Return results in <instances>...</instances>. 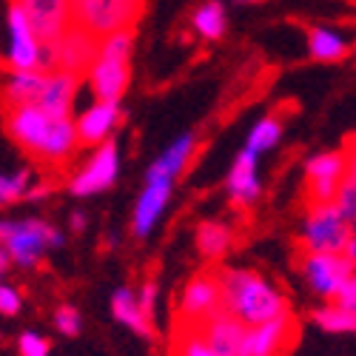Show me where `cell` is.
Returning <instances> with one entry per match:
<instances>
[{"instance_id": "cell-1", "label": "cell", "mask_w": 356, "mask_h": 356, "mask_svg": "<svg viewBox=\"0 0 356 356\" xmlns=\"http://www.w3.org/2000/svg\"><path fill=\"white\" fill-rule=\"evenodd\" d=\"M220 288H222V311L245 322L248 328H257V325L274 322L291 314L285 293L254 268H222Z\"/></svg>"}, {"instance_id": "cell-2", "label": "cell", "mask_w": 356, "mask_h": 356, "mask_svg": "<svg viewBox=\"0 0 356 356\" xmlns=\"http://www.w3.org/2000/svg\"><path fill=\"white\" fill-rule=\"evenodd\" d=\"M0 245L15 265L35 268L46 251L63 245V234L43 220H0Z\"/></svg>"}, {"instance_id": "cell-3", "label": "cell", "mask_w": 356, "mask_h": 356, "mask_svg": "<svg viewBox=\"0 0 356 356\" xmlns=\"http://www.w3.org/2000/svg\"><path fill=\"white\" fill-rule=\"evenodd\" d=\"M69 3L74 26H83L100 40L117 32H131L145 9V0H69Z\"/></svg>"}, {"instance_id": "cell-4", "label": "cell", "mask_w": 356, "mask_h": 356, "mask_svg": "<svg viewBox=\"0 0 356 356\" xmlns=\"http://www.w3.org/2000/svg\"><path fill=\"white\" fill-rule=\"evenodd\" d=\"M350 236H353V228L339 214L337 202L308 205V214L300 231L302 254H345Z\"/></svg>"}, {"instance_id": "cell-5", "label": "cell", "mask_w": 356, "mask_h": 356, "mask_svg": "<svg viewBox=\"0 0 356 356\" xmlns=\"http://www.w3.org/2000/svg\"><path fill=\"white\" fill-rule=\"evenodd\" d=\"M3 46H0V63L12 72H29L38 63L40 40L29 26V17L20 6V0H6L3 12Z\"/></svg>"}, {"instance_id": "cell-6", "label": "cell", "mask_w": 356, "mask_h": 356, "mask_svg": "<svg viewBox=\"0 0 356 356\" xmlns=\"http://www.w3.org/2000/svg\"><path fill=\"white\" fill-rule=\"evenodd\" d=\"M305 188H308V205L334 202L342 183L348 180L350 168V152H319L305 160Z\"/></svg>"}, {"instance_id": "cell-7", "label": "cell", "mask_w": 356, "mask_h": 356, "mask_svg": "<svg viewBox=\"0 0 356 356\" xmlns=\"http://www.w3.org/2000/svg\"><path fill=\"white\" fill-rule=\"evenodd\" d=\"M300 274L311 293L334 302L342 285L356 274V265L345 254H302Z\"/></svg>"}, {"instance_id": "cell-8", "label": "cell", "mask_w": 356, "mask_h": 356, "mask_svg": "<svg viewBox=\"0 0 356 356\" xmlns=\"http://www.w3.org/2000/svg\"><path fill=\"white\" fill-rule=\"evenodd\" d=\"M120 174V148L114 140L95 148V154L83 163V168L69 180V191L74 197H95L114 186Z\"/></svg>"}, {"instance_id": "cell-9", "label": "cell", "mask_w": 356, "mask_h": 356, "mask_svg": "<svg viewBox=\"0 0 356 356\" xmlns=\"http://www.w3.org/2000/svg\"><path fill=\"white\" fill-rule=\"evenodd\" d=\"M54 120L40 108V106H26V108H12L6 111V134L23 148L26 154L43 160L46 143L51 134Z\"/></svg>"}, {"instance_id": "cell-10", "label": "cell", "mask_w": 356, "mask_h": 356, "mask_svg": "<svg viewBox=\"0 0 356 356\" xmlns=\"http://www.w3.org/2000/svg\"><path fill=\"white\" fill-rule=\"evenodd\" d=\"M222 311V288H220V271H200L194 274L180 300V314L188 325H202L214 314Z\"/></svg>"}, {"instance_id": "cell-11", "label": "cell", "mask_w": 356, "mask_h": 356, "mask_svg": "<svg viewBox=\"0 0 356 356\" xmlns=\"http://www.w3.org/2000/svg\"><path fill=\"white\" fill-rule=\"evenodd\" d=\"M20 6L40 43H57L74 26L69 0H20Z\"/></svg>"}, {"instance_id": "cell-12", "label": "cell", "mask_w": 356, "mask_h": 356, "mask_svg": "<svg viewBox=\"0 0 356 356\" xmlns=\"http://www.w3.org/2000/svg\"><path fill=\"white\" fill-rule=\"evenodd\" d=\"M296 328H300V325H293L291 314L280 316L274 322L257 325V328H248L240 356H282L291 348V342L296 339V334H300Z\"/></svg>"}, {"instance_id": "cell-13", "label": "cell", "mask_w": 356, "mask_h": 356, "mask_svg": "<svg viewBox=\"0 0 356 356\" xmlns=\"http://www.w3.org/2000/svg\"><path fill=\"white\" fill-rule=\"evenodd\" d=\"M100 57V38L86 32L83 26H72L69 32L57 40V63L60 69L86 77Z\"/></svg>"}, {"instance_id": "cell-14", "label": "cell", "mask_w": 356, "mask_h": 356, "mask_svg": "<svg viewBox=\"0 0 356 356\" xmlns=\"http://www.w3.org/2000/svg\"><path fill=\"white\" fill-rule=\"evenodd\" d=\"M86 80H88V88H92L95 100L120 103V97L126 95V88L131 83V66H129V60H117V57L100 54L92 72L86 74Z\"/></svg>"}, {"instance_id": "cell-15", "label": "cell", "mask_w": 356, "mask_h": 356, "mask_svg": "<svg viewBox=\"0 0 356 356\" xmlns=\"http://www.w3.org/2000/svg\"><path fill=\"white\" fill-rule=\"evenodd\" d=\"M259 157L248 148H243L240 154L234 157V165L228 171V200L236 205V209H251V205L259 200L262 194V183H259Z\"/></svg>"}, {"instance_id": "cell-16", "label": "cell", "mask_w": 356, "mask_h": 356, "mask_svg": "<svg viewBox=\"0 0 356 356\" xmlns=\"http://www.w3.org/2000/svg\"><path fill=\"white\" fill-rule=\"evenodd\" d=\"M171 180H145V188L140 191L137 202H134V214H131V231L134 236L145 240L148 234L154 231V225L160 222L165 205L171 200Z\"/></svg>"}, {"instance_id": "cell-17", "label": "cell", "mask_w": 356, "mask_h": 356, "mask_svg": "<svg viewBox=\"0 0 356 356\" xmlns=\"http://www.w3.org/2000/svg\"><path fill=\"white\" fill-rule=\"evenodd\" d=\"M191 328H197L202 334V339L209 342L220 356H240L245 334H248V325L240 322L236 316H231V314H225V311L214 314L202 325H191Z\"/></svg>"}, {"instance_id": "cell-18", "label": "cell", "mask_w": 356, "mask_h": 356, "mask_svg": "<svg viewBox=\"0 0 356 356\" xmlns=\"http://www.w3.org/2000/svg\"><path fill=\"white\" fill-rule=\"evenodd\" d=\"M80 92V74H72L66 69H57L46 77V88L40 97V108L51 117V120H74L72 108Z\"/></svg>"}, {"instance_id": "cell-19", "label": "cell", "mask_w": 356, "mask_h": 356, "mask_svg": "<svg viewBox=\"0 0 356 356\" xmlns=\"http://www.w3.org/2000/svg\"><path fill=\"white\" fill-rule=\"evenodd\" d=\"M120 103H106V100H97L88 106L80 117H77V134H80V145H103L108 143L111 131L120 126Z\"/></svg>"}, {"instance_id": "cell-20", "label": "cell", "mask_w": 356, "mask_h": 356, "mask_svg": "<svg viewBox=\"0 0 356 356\" xmlns=\"http://www.w3.org/2000/svg\"><path fill=\"white\" fill-rule=\"evenodd\" d=\"M194 152H197V137L191 131L180 134L152 165H148L145 180H171L174 183V177H180L188 168Z\"/></svg>"}, {"instance_id": "cell-21", "label": "cell", "mask_w": 356, "mask_h": 356, "mask_svg": "<svg viewBox=\"0 0 356 356\" xmlns=\"http://www.w3.org/2000/svg\"><path fill=\"white\" fill-rule=\"evenodd\" d=\"M46 77L38 69H29V72H12L6 86H3V106L6 111L12 108H26V106H38L43 97V88H46Z\"/></svg>"}, {"instance_id": "cell-22", "label": "cell", "mask_w": 356, "mask_h": 356, "mask_svg": "<svg viewBox=\"0 0 356 356\" xmlns=\"http://www.w3.org/2000/svg\"><path fill=\"white\" fill-rule=\"evenodd\" d=\"M308 54L316 63H342L350 57V43L331 26L308 29Z\"/></svg>"}, {"instance_id": "cell-23", "label": "cell", "mask_w": 356, "mask_h": 356, "mask_svg": "<svg viewBox=\"0 0 356 356\" xmlns=\"http://www.w3.org/2000/svg\"><path fill=\"white\" fill-rule=\"evenodd\" d=\"M111 314L114 319L126 325L129 331H134L137 337H152V319L145 316V311L137 302V293L131 288H117L111 293Z\"/></svg>"}, {"instance_id": "cell-24", "label": "cell", "mask_w": 356, "mask_h": 356, "mask_svg": "<svg viewBox=\"0 0 356 356\" xmlns=\"http://www.w3.org/2000/svg\"><path fill=\"white\" fill-rule=\"evenodd\" d=\"M194 243H197V251H200L202 259L217 262V259H222V257L231 251V245H234V231H231L225 222L205 220V222L197 225Z\"/></svg>"}, {"instance_id": "cell-25", "label": "cell", "mask_w": 356, "mask_h": 356, "mask_svg": "<svg viewBox=\"0 0 356 356\" xmlns=\"http://www.w3.org/2000/svg\"><path fill=\"white\" fill-rule=\"evenodd\" d=\"M191 26L202 40H222L228 29V15L222 0H202L191 15Z\"/></svg>"}, {"instance_id": "cell-26", "label": "cell", "mask_w": 356, "mask_h": 356, "mask_svg": "<svg viewBox=\"0 0 356 356\" xmlns=\"http://www.w3.org/2000/svg\"><path fill=\"white\" fill-rule=\"evenodd\" d=\"M80 145V134H77V123L74 120H54L49 143H46V154L43 163H66Z\"/></svg>"}, {"instance_id": "cell-27", "label": "cell", "mask_w": 356, "mask_h": 356, "mask_svg": "<svg viewBox=\"0 0 356 356\" xmlns=\"http://www.w3.org/2000/svg\"><path fill=\"white\" fill-rule=\"evenodd\" d=\"M280 140H282V120L277 114H265V117H259V120H257V126L248 131L245 148L259 157L265 152H274V148L280 145Z\"/></svg>"}, {"instance_id": "cell-28", "label": "cell", "mask_w": 356, "mask_h": 356, "mask_svg": "<svg viewBox=\"0 0 356 356\" xmlns=\"http://www.w3.org/2000/svg\"><path fill=\"white\" fill-rule=\"evenodd\" d=\"M311 319H314L316 328L325 331V334H356V319H353V314L345 311V308H339L337 302L316 308V311L311 314Z\"/></svg>"}, {"instance_id": "cell-29", "label": "cell", "mask_w": 356, "mask_h": 356, "mask_svg": "<svg viewBox=\"0 0 356 356\" xmlns=\"http://www.w3.org/2000/svg\"><path fill=\"white\" fill-rule=\"evenodd\" d=\"M29 188H32V171L0 174V205H12L17 200H26Z\"/></svg>"}, {"instance_id": "cell-30", "label": "cell", "mask_w": 356, "mask_h": 356, "mask_svg": "<svg viewBox=\"0 0 356 356\" xmlns=\"http://www.w3.org/2000/svg\"><path fill=\"white\" fill-rule=\"evenodd\" d=\"M131 49H134V35H131V32H117V35L100 40V54H103V57L131 60Z\"/></svg>"}, {"instance_id": "cell-31", "label": "cell", "mask_w": 356, "mask_h": 356, "mask_svg": "<svg viewBox=\"0 0 356 356\" xmlns=\"http://www.w3.org/2000/svg\"><path fill=\"white\" fill-rule=\"evenodd\" d=\"M177 356H220V353L202 339V334L197 328L188 325V331L183 334V339L177 342Z\"/></svg>"}, {"instance_id": "cell-32", "label": "cell", "mask_w": 356, "mask_h": 356, "mask_svg": "<svg viewBox=\"0 0 356 356\" xmlns=\"http://www.w3.org/2000/svg\"><path fill=\"white\" fill-rule=\"evenodd\" d=\"M337 209H339V214L348 220V225L353 228V234H356V183L350 180V177H348V180L342 183V188H339V194H337Z\"/></svg>"}, {"instance_id": "cell-33", "label": "cell", "mask_w": 356, "mask_h": 356, "mask_svg": "<svg viewBox=\"0 0 356 356\" xmlns=\"http://www.w3.org/2000/svg\"><path fill=\"white\" fill-rule=\"evenodd\" d=\"M54 328L60 331L63 337H77L80 328H83V319H80L77 308L74 305H60L54 311Z\"/></svg>"}, {"instance_id": "cell-34", "label": "cell", "mask_w": 356, "mask_h": 356, "mask_svg": "<svg viewBox=\"0 0 356 356\" xmlns=\"http://www.w3.org/2000/svg\"><path fill=\"white\" fill-rule=\"evenodd\" d=\"M17 350H20V356H49L51 345L46 337H40L35 331H23L17 337Z\"/></svg>"}, {"instance_id": "cell-35", "label": "cell", "mask_w": 356, "mask_h": 356, "mask_svg": "<svg viewBox=\"0 0 356 356\" xmlns=\"http://www.w3.org/2000/svg\"><path fill=\"white\" fill-rule=\"evenodd\" d=\"M20 308H23L20 291L6 285V282H0V314H3V316H17Z\"/></svg>"}, {"instance_id": "cell-36", "label": "cell", "mask_w": 356, "mask_h": 356, "mask_svg": "<svg viewBox=\"0 0 356 356\" xmlns=\"http://www.w3.org/2000/svg\"><path fill=\"white\" fill-rule=\"evenodd\" d=\"M35 69L43 72V74H51V72L60 69V63H57V43H40Z\"/></svg>"}, {"instance_id": "cell-37", "label": "cell", "mask_w": 356, "mask_h": 356, "mask_svg": "<svg viewBox=\"0 0 356 356\" xmlns=\"http://www.w3.org/2000/svg\"><path fill=\"white\" fill-rule=\"evenodd\" d=\"M137 302H140V308L145 311V316L152 319L154 305H157V285H154V282H143L140 291H137Z\"/></svg>"}, {"instance_id": "cell-38", "label": "cell", "mask_w": 356, "mask_h": 356, "mask_svg": "<svg viewBox=\"0 0 356 356\" xmlns=\"http://www.w3.org/2000/svg\"><path fill=\"white\" fill-rule=\"evenodd\" d=\"M339 308H345V311H353L356 308V274L342 285V291H339V296L334 300Z\"/></svg>"}, {"instance_id": "cell-39", "label": "cell", "mask_w": 356, "mask_h": 356, "mask_svg": "<svg viewBox=\"0 0 356 356\" xmlns=\"http://www.w3.org/2000/svg\"><path fill=\"white\" fill-rule=\"evenodd\" d=\"M72 231H74V234H83V231H86V214H83V211H74V214H72Z\"/></svg>"}, {"instance_id": "cell-40", "label": "cell", "mask_w": 356, "mask_h": 356, "mask_svg": "<svg viewBox=\"0 0 356 356\" xmlns=\"http://www.w3.org/2000/svg\"><path fill=\"white\" fill-rule=\"evenodd\" d=\"M9 265H12V257L6 254V248L0 245V280L6 277V271H9Z\"/></svg>"}, {"instance_id": "cell-41", "label": "cell", "mask_w": 356, "mask_h": 356, "mask_svg": "<svg viewBox=\"0 0 356 356\" xmlns=\"http://www.w3.org/2000/svg\"><path fill=\"white\" fill-rule=\"evenodd\" d=\"M46 194H49V183L46 186H32V188H29V194H26V200H40Z\"/></svg>"}, {"instance_id": "cell-42", "label": "cell", "mask_w": 356, "mask_h": 356, "mask_svg": "<svg viewBox=\"0 0 356 356\" xmlns=\"http://www.w3.org/2000/svg\"><path fill=\"white\" fill-rule=\"evenodd\" d=\"M345 257H348V259L356 265V234L350 236V243H348V248H345Z\"/></svg>"}, {"instance_id": "cell-43", "label": "cell", "mask_w": 356, "mask_h": 356, "mask_svg": "<svg viewBox=\"0 0 356 356\" xmlns=\"http://www.w3.org/2000/svg\"><path fill=\"white\" fill-rule=\"evenodd\" d=\"M348 177L356 180V154H350V168H348Z\"/></svg>"}, {"instance_id": "cell-44", "label": "cell", "mask_w": 356, "mask_h": 356, "mask_svg": "<svg viewBox=\"0 0 356 356\" xmlns=\"http://www.w3.org/2000/svg\"><path fill=\"white\" fill-rule=\"evenodd\" d=\"M348 152H350V154H356V134L348 140Z\"/></svg>"}, {"instance_id": "cell-45", "label": "cell", "mask_w": 356, "mask_h": 356, "mask_svg": "<svg viewBox=\"0 0 356 356\" xmlns=\"http://www.w3.org/2000/svg\"><path fill=\"white\" fill-rule=\"evenodd\" d=\"M236 3H259V0H236Z\"/></svg>"}, {"instance_id": "cell-46", "label": "cell", "mask_w": 356, "mask_h": 356, "mask_svg": "<svg viewBox=\"0 0 356 356\" xmlns=\"http://www.w3.org/2000/svg\"><path fill=\"white\" fill-rule=\"evenodd\" d=\"M350 314H353V319H356V308H353V311H350Z\"/></svg>"}]
</instances>
